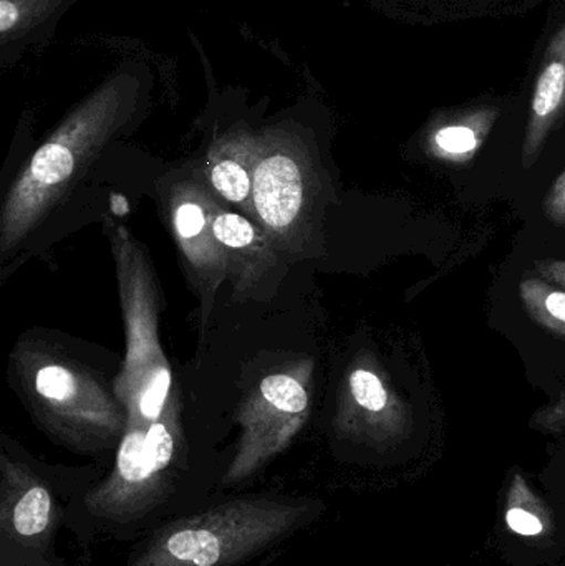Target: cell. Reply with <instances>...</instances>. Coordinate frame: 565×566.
<instances>
[{
  "instance_id": "6da1fadb",
  "label": "cell",
  "mask_w": 565,
  "mask_h": 566,
  "mask_svg": "<svg viewBox=\"0 0 565 566\" xmlns=\"http://www.w3.org/2000/svg\"><path fill=\"white\" fill-rule=\"evenodd\" d=\"M188 462L181 405L176 399L158 421L126 426L112 471L76 501L70 528L85 542V534L93 532L138 535L172 521L188 507L179 495Z\"/></svg>"
},
{
  "instance_id": "7a4b0ae2",
  "label": "cell",
  "mask_w": 565,
  "mask_h": 566,
  "mask_svg": "<svg viewBox=\"0 0 565 566\" xmlns=\"http://www.w3.org/2000/svg\"><path fill=\"white\" fill-rule=\"evenodd\" d=\"M321 507L312 497H228L153 528L126 566H244L311 525Z\"/></svg>"
},
{
  "instance_id": "3957f363",
  "label": "cell",
  "mask_w": 565,
  "mask_h": 566,
  "mask_svg": "<svg viewBox=\"0 0 565 566\" xmlns=\"http://www.w3.org/2000/svg\"><path fill=\"white\" fill-rule=\"evenodd\" d=\"M129 109L118 88L83 103L33 153L13 179L0 211V258L17 251L86 178Z\"/></svg>"
},
{
  "instance_id": "277c9868",
  "label": "cell",
  "mask_w": 565,
  "mask_h": 566,
  "mask_svg": "<svg viewBox=\"0 0 565 566\" xmlns=\"http://www.w3.org/2000/svg\"><path fill=\"white\" fill-rule=\"evenodd\" d=\"M10 361L27 409L50 439L85 455L118 448L128 412L105 378L45 343L20 342Z\"/></svg>"
},
{
  "instance_id": "5b68a950",
  "label": "cell",
  "mask_w": 565,
  "mask_h": 566,
  "mask_svg": "<svg viewBox=\"0 0 565 566\" xmlns=\"http://www.w3.org/2000/svg\"><path fill=\"white\" fill-rule=\"evenodd\" d=\"M108 235L126 335V355L113 388L128 412V426L151 424L178 399L159 342L161 290L149 259L128 229L109 224Z\"/></svg>"
},
{
  "instance_id": "8992f818",
  "label": "cell",
  "mask_w": 565,
  "mask_h": 566,
  "mask_svg": "<svg viewBox=\"0 0 565 566\" xmlns=\"http://www.w3.org/2000/svg\"><path fill=\"white\" fill-rule=\"evenodd\" d=\"M324 191V176L299 139L281 133L258 138L255 222L284 258L307 259L321 244Z\"/></svg>"
},
{
  "instance_id": "52a82bcc",
  "label": "cell",
  "mask_w": 565,
  "mask_h": 566,
  "mask_svg": "<svg viewBox=\"0 0 565 566\" xmlns=\"http://www.w3.org/2000/svg\"><path fill=\"white\" fill-rule=\"evenodd\" d=\"M2 446L0 451V566H65L56 554L62 525L72 527L76 501L88 491Z\"/></svg>"
},
{
  "instance_id": "ba28073f",
  "label": "cell",
  "mask_w": 565,
  "mask_h": 566,
  "mask_svg": "<svg viewBox=\"0 0 565 566\" xmlns=\"http://www.w3.org/2000/svg\"><path fill=\"white\" fill-rule=\"evenodd\" d=\"M314 361L269 373L242 398L236 412L239 438L221 478L226 489L244 484L271 464L307 424Z\"/></svg>"
},
{
  "instance_id": "9c48e42d",
  "label": "cell",
  "mask_w": 565,
  "mask_h": 566,
  "mask_svg": "<svg viewBox=\"0 0 565 566\" xmlns=\"http://www.w3.org/2000/svg\"><path fill=\"white\" fill-rule=\"evenodd\" d=\"M218 196L196 172L176 176L163 192L166 218L178 245L186 275L201 298L202 323H208L219 286L229 281L228 262L215 235Z\"/></svg>"
},
{
  "instance_id": "30bf717a",
  "label": "cell",
  "mask_w": 565,
  "mask_h": 566,
  "mask_svg": "<svg viewBox=\"0 0 565 566\" xmlns=\"http://www.w3.org/2000/svg\"><path fill=\"white\" fill-rule=\"evenodd\" d=\"M334 428L342 439L384 448L410 431V406L391 388L377 363L362 356L342 379Z\"/></svg>"
},
{
  "instance_id": "8fae6325",
  "label": "cell",
  "mask_w": 565,
  "mask_h": 566,
  "mask_svg": "<svg viewBox=\"0 0 565 566\" xmlns=\"http://www.w3.org/2000/svg\"><path fill=\"white\" fill-rule=\"evenodd\" d=\"M212 228L228 262L232 296L252 298L278 271L281 252L258 222L224 202L216 209Z\"/></svg>"
},
{
  "instance_id": "7c38bea8",
  "label": "cell",
  "mask_w": 565,
  "mask_h": 566,
  "mask_svg": "<svg viewBox=\"0 0 565 566\" xmlns=\"http://www.w3.org/2000/svg\"><path fill=\"white\" fill-rule=\"evenodd\" d=\"M258 138L238 133L218 139L206 155L201 175L219 201L239 209L245 218L255 221L252 205L254 166Z\"/></svg>"
},
{
  "instance_id": "4fadbf2b",
  "label": "cell",
  "mask_w": 565,
  "mask_h": 566,
  "mask_svg": "<svg viewBox=\"0 0 565 566\" xmlns=\"http://www.w3.org/2000/svg\"><path fill=\"white\" fill-rule=\"evenodd\" d=\"M565 112V23L556 30L534 85L523 143V168H533L551 129Z\"/></svg>"
},
{
  "instance_id": "5bb4252c",
  "label": "cell",
  "mask_w": 565,
  "mask_h": 566,
  "mask_svg": "<svg viewBox=\"0 0 565 566\" xmlns=\"http://www.w3.org/2000/svg\"><path fill=\"white\" fill-rule=\"evenodd\" d=\"M498 118V109L481 108L461 113L435 126L427 136V149L441 161L468 163L483 146Z\"/></svg>"
},
{
  "instance_id": "9a60e30c",
  "label": "cell",
  "mask_w": 565,
  "mask_h": 566,
  "mask_svg": "<svg viewBox=\"0 0 565 566\" xmlns=\"http://www.w3.org/2000/svg\"><path fill=\"white\" fill-rule=\"evenodd\" d=\"M520 295L524 310L536 325L565 338V290L544 279H524L520 283Z\"/></svg>"
},
{
  "instance_id": "2e32d148",
  "label": "cell",
  "mask_w": 565,
  "mask_h": 566,
  "mask_svg": "<svg viewBox=\"0 0 565 566\" xmlns=\"http://www.w3.org/2000/svg\"><path fill=\"white\" fill-rule=\"evenodd\" d=\"M540 501L534 497L523 475H514L508 494L506 524L514 534L523 537H536L546 531L540 514Z\"/></svg>"
},
{
  "instance_id": "e0dca14e",
  "label": "cell",
  "mask_w": 565,
  "mask_h": 566,
  "mask_svg": "<svg viewBox=\"0 0 565 566\" xmlns=\"http://www.w3.org/2000/svg\"><path fill=\"white\" fill-rule=\"evenodd\" d=\"M531 426L536 431L547 432V434H557V432L565 431V389L556 401L544 406L533 416Z\"/></svg>"
},
{
  "instance_id": "ac0fdd59",
  "label": "cell",
  "mask_w": 565,
  "mask_h": 566,
  "mask_svg": "<svg viewBox=\"0 0 565 566\" xmlns=\"http://www.w3.org/2000/svg\"><path fill=\"white\" fill-rule=\"evenodd\" d=\"M544 212L553 224L565 228V171L561 172L544 199Z\"/></svg>"
},
{
  "instance_id": "d6986e66",
  "label": "cell",
  "mask_w": 565,
  "mask_h": 566,
  "mask_svg": "<svg viewBox=\"0 0 565 566\" xmlns=\"http://www.w3.org/2000/svg\"><path fill=\"white\" fill-rule=\"evenodd\" d=\"M536 269L544 281L554 283L559 289L565 290V261H556V259H543L536 261Z\"/></svg>"
},
{
  "instance_id": "ffe728a7",
  "label": "cell",
  "mask_w": 565,
  "mask_h": 566,
  "mask_svg": "<svg viewBox=\"0 0 565 566\" xmlns=\"http://www.w3.org/2000/svg\"><path fill=\"white\" fill-rule=\"evenodd\" d=\"M19 22V9L12 0H0V32L6 35Z\"/></svg>"
}]
</instances>
